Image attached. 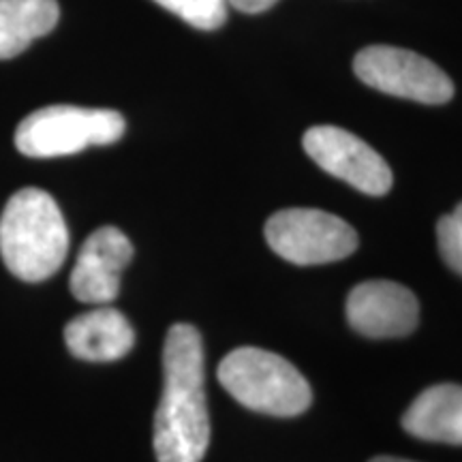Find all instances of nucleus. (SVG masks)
Returning a JSON list of instances; mask_svg holds the SVG:
<instances>
[{"label":"nucleus","instance_id":"obj_5","mask_svg":"<svg viewBox=\"0 0 462 462\" xmlns=\"http://www.w3.org/2000/svg\"><path fill=\"white\" fill-rule=\"evenodd\" d=\"M265 240L276 255L296 265L332 263L357 248L349 223L317 208H287L265 223Z\"/></svg>","mask_w":462,"mask_h":462},{"label":"nucleus","instance_id":"obj_3","mask_svg":"<svg viewBox=\"0 0 462 462\" xmlns=\"http://www.w3.org/2000/svg\"><path fill=\"white\" fill-rule=\"evenodd\" d=\"M217 377L251 411L293 418L313 402V392L304 374L282 356L257 346H238L225 356Z\"/></svg>","mask_w":462,"mask_h":462},{"label":"nucleus","instance_id":"obj_11","mask_svg":"<svg viewBox=\"0 0 462 462\" xmlns=\"http://www.w3.org/2000/svg\"><path fill=\"white\" fill-rule=\"evenodd\" d=\"M402 429L421 441L462 446V385L424 390L402 415Z\"/></svg>","mask_w":462,"mask_h":462},{"label":"nucleus","instance_id":"obj_15","mask_svg":"<svg viewBox=\"0 0 462 462\" xmlns=\"http://www.w3.org/2000/svg\"><path fill=\"white\" fill-rule=\"evenodd\" d=\"M279 3V0H227L229 7L242 11V14H262V11H268L270 7H274V5Z\"/></svg>","mask_w":462,"mask_h":462},{"label":"nucleus","instance_id":"obj_9","mask_svg":"<svg viewBox=\"0 0 462 462\" xmlns=\"http://www.w3.org/2000/svg\"><path fill=\"white\" fill-rule=\"evenodd\" d=\"M133 259L131 240L118 227H99L84 242L71 273V293L84 304L106 306L120 291V274Z\"/></svg>","mask_w":462,"mask_h":462},{"label":"nucleus","instance_id":"obj_2","mask_svg":"<svg viewBox=\"0 0 462 462\" xmlns=\"http://www.w3.org/2000/svg\"><path fill=\"white\" fill-rule=\"evenodd\" d=\"M69 229L60 208L42 189L11 195L0 217V255L9 273L26 282L50 279L65 263Z\"/></svg>","mask_w":462,"mask_h":462},{"label":"nucleus","instance_id":"obj_8","mask_svg":"<svg viewBox=\"0 0 462 462\" xmlns=\"http://www.w3.org/2000/svg\"><path fill=\"white\" fill-rule=\"evenodd\" d=\"M420 304L411 289L394 281H366L346 298V321L368 338H398L415 330Z\"/></svg>","mask_w":462,"mask_h":462},{"label":"nucleus","instance_id":"obj_13","mask_svg":"<svg viewBox=\"0 0 462 462\" xmlns=\"http://www.w3.org/2000/svg\"><path fill=\"white\" fill-rule=\"evenodd\" d=\"M199 31H217L227 20V0H154Z\"/></svg>","mask_w":462,"mask_h":462},{"label":"nucleus","instance_id":"obj_7","mask_svg":"<svg viewBox=\"0 0 462 462\" xmlns=\"http://www.w3.org/2000/svg\"><path fill=\"white\" fill-rule=\"evenodd\" d=\"M304 150L323 171L366 195H385L394 176L390 165L366 142L340 126L321 125L304 133Z\"/></svg>","mask_w":462,"mask_h":462},{"label":"nucleus","instance_id":"obj_4","mask_svg":"<svg viewBox=\"0 0 462 462\" xmlns=\"http://www.w3.org/2000/svg\"><path fill=\"white\" fill-rule=\"evenodd\" d=\"M123 114L114 109L50 106L22 120L15 148L32 159L67 157L88 146H107L125 135Z\"/></svg>","mask_w":462,"mask_h":462},{"label":"nucleus","instance_id":"obj_1","mask_svg":"<svg viewBox=\"0 0 462 462\" xmlns=\"http://www.w3.org/2000/svg\"><path fill=\"white\" fill-rule=\"evenodd\" d=\"M204 343L189 323L170 328L163 346V394L154 413L159 462H201L210 446Z\"/></svg>","mask_w":462,"mask_h":462},{"label":"nucleus","instance_id":"obj_12","mask_svg":"<svg viewBox=\"0 0 462 462\" xmlns=\"http://www.w3.org/2000/svg\"><path fill=\"white\" fill-rule=\"evenodd\" d=\"M56 0H0V60L22 54L58 24Z\"/></svg>","mask_w":462,"mask_h":462},{"label":"nucleus","instance_id":"obj_16","mask_svg":"<svg viewBox=\"0 0 462 462\" xmlns=\"http://www.w3.org/2000/svg\"><path fill=\"white\" fill-rule=\"evenodd\" d=\"M371 462H411V460H404V458H394V456H377Z\"/></svg>","mask_w":462,"mask_h":462},{"label":"nucleus","instance_id":"obj_10","mask_svg":"<svg viewBox=\"0 0 462 462\" xmlns=\"http://www.w3.org/2000/svg\"><path fill=\"white\" fill-rule=\"evenodd\" d=\"M65 343L79 360L114 362L133 349L135 332L120 310L101 306L67 323Z\"/></svg>","mask_w":462,"mask_h":462},{"label":"nucleus","instance_id":"obj_14","mask_svg":"<svg viewBox=\"0 0 462 462\" xmlns=\"http://www.w3.org/2000/svg\"><path fill=\"white\" fill-rule=\"evenodd\" d=\"M437 242L443 262L462 276V204L437 223Z\"/></svg>","mask_w":462,"mask_h":462},{"label":"nucleus","instance_id":"obj_6","mask_svg":"<svg viewBox=\"0 0 462 462\" xmlns=\"http://www.w3.org/2000/svg\"><path fill=\"white\" fill-rule=\"evenodd\" d=\"M354 71L374 90L424 106H443L454 97L452 79L435 62L411 50L371 45L357 51Z\"/></svg>","mask_w":462,"mask_h":462}]
</instances>
